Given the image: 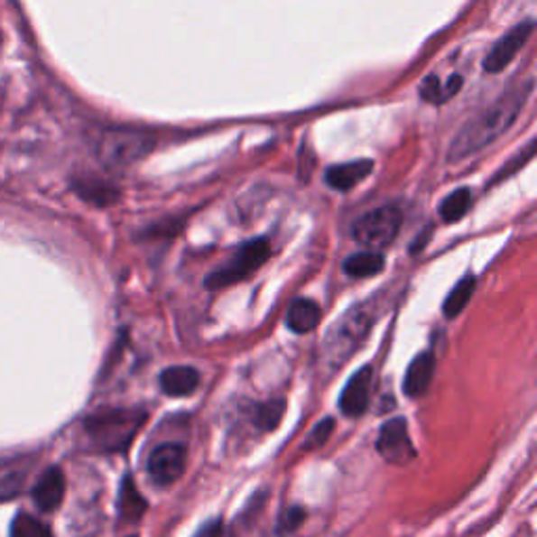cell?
<instances>
[{
	"label": "cell",
	"instance_id": "obj_7",
	"mask_svg": "<svg viewBox=\"0 0 537 537\" xmlns=\"http://www.w3.org/2000/svg\"><path fill=\"white\" fill-rule=\"evenodd\" d=\"M378 454L384 458L388 464H407L416 458V449L407 432V422L403 418H393L380 429L376 441Z\"/></svg>",
	"mask_w": 537,
	"mask_h": 537
},
{
	"label": "cell",
	"instance_id": "obj_6",
	"mask_svg": "<svg viewBox=\"0 0 537 537\" xmlns=\"http://www.w3.org/2000/svg\"><path fill=\"white\" fill-rule=\"evenodd\" d=\"M401 223H403V215L394 206H383L367 215L359 217L353 225V237L355 242L361 245H367L370 250L386 248L394 242V237L399 236Z\"/></svg>",
	"mask_w": 537,
	"mask_h": 537
},
{
	"label": "cell",
	"instance_id": "obj_2",
	"mask_svg": "<svg viewBox=\"0 0 537 537\" xmlns=\"http://www.w3.org/2000/svg\"><path fill=\"white\" fill-rule=\"evenodd\" d=\"M141 410H103L84 422L90 441L101 451H125L145 422Z\"/></svg>",
	"mask_w": 537,
	"mask_h": 537
},
{
	"label": "cell",
	"instance_id": "obj_15",
	"mask_svg": "<svg viewBox=\"0 0 537 537\" xmlns=\"http://www.w3.org/2000/svg\"><path fill=\"white\" fill-rule=\"evenodd\" d=\"M319 319H321L319 307H317V302L309 299L294 301L286 313V326L296 334L313 332Z\"/></svg>",
	"mask_w": 537,
	"mask_h": 537
},
{
	"label": "cell",
	"instance_id": "obj_26",
	"mask_svg": "<svg viewBox=\"0 0 537 537\" xmlns=\"http://www.w3.org/2000/svg\"><path fill=\"white\" fill-rule=\"evenodd\" d=\"M420 95H422V99L429 101V103H445V101H448V95H445L443 82L439 80L437 76L426 78L422 87H420Z\"/></svg>",
	"mask_w": 537,
	"mask_h": 537
},
{
	"label": "cell",
	"instance_id": "obj_10",
	"mask_svg": "<svg viewBox=\"0 0 537 537\" xmlns=\"http://www.w3.org/2000/svg\"><path fill=\"white\" fill-rule=\"evenodd\" d=\"M372 366H364L348 380L345 391L340 394V412L348 418H357L367 410L372 393Z\"/></svg>",
	"mask_w": 537,
	"mask_h": 537
},
{
	"label": "cell",
	"instance_id": "obj_27",
	"mask_svg": "<svg viewBox=\"0 0 537 537\" xmlns=\"http://www.w3.org/2000/svg\"><path fill=\"white\" fill-rule=\"evenodd\" d=\"M302 521H305V510L299 508V506L288 508L286 513L282 514L280 525H277V529H280L282 535L283 533H292V532H296V529H299V525Z\"/></svg>",
	"mask_w": 537,
	"mask_h": 537
},
{
	"label": "cell",
	"instance_id": "obj_1",
	"mask_svg": "<svg viewBox=\"0 0 537 537\" xmlns=\"http://www.w3.org/2000/svg\"><path fill=\"white\" fill-rule=\"evenodd\" d=\"M533 93V78L516 82L502 93L487 109L466 122L449 145V162H462L494 144L514 125L529 97Z\"/></svg>",
	"mask_w": 537,
	"mask_h": 537
},
{
	"label": "cell",
	"instance_id": "obj_18",
	"mask_svg": "<svg viewBox=\"0 0 537 537\" xmlns=\"http://www.w3.org/2000/svg\"><path fill=\"white\" fill-rule=\"evenodd\" d=\"M475 288H477V280L472 275H464L460 282L456 283L454 290L448 294V299L443 302V313L445 317H449V319H454L464 310V307L468 305V301L472 299V294H475Z\"/></svg>",
	"mask_w": 537,
	"mask_h": 537
},
{
	"label": "cell",
	"instance_id": "obj_3",
	"mask_svg": "<svg viewBox=\"0 0 537 537\" xmlns=\"http://www.w3.org/2000/svg\"><path fill=\"white\" fill-rule=\"evenodd\" d=\"M155 147L152 134L133 128H109L97 141V158L107 168H126Z\"/></svg>",
	"mask_w": 537,
	"mask_h": 537
},
{
	"label": "cell",
	"instance_id": "obj_21",
	"mask_svg": "<svg viewBox=\"0 0 537 537\" xmlns=\"http://www.w3.org/2000/svg\"><path fill=\"white\" fill-rule=\"evenodd\" d=\"M76 190L84 199L97 206L114 204L118 199V191L106 183H99V181H82V183L76 185Z\"/></svg>",
	"mask_w": 537,
	"mask_h": 537
},
{
	"label": "cell",
	"instance_id": "obj_5",
	"mask_svg": "<svg viewBox=\"0 0 537 537\" xmlns=\"http://www.w3.org/2000/svg\"><path fill=\"white\" fill-rule=\"evenodd\" d=\"M372 317L370 307H353L348 309V313L342 317L338 323H334L332 332L328 336V353L329 359L336 366L345 364L348 355L355 353V348L359 347V342L366 338V334L370 332Z\"/></svg>",
	"mask_w": 537,
	"mask_h": 537
},
{
	"label": "cell",
	"instance_id": "obj_14",
	"mask_svg": "<svg viewBox=\"0 0 537 537\" xmlns=\"http://www.w3.org/2000/svg\"><path fill=\"white\" fill-rule=\"evenodd\" d=\"M199 386V374L190 366H174L160 374V388L168 397H187Z\"/></svg>",
	"mask_w": 537,
	"mask_h": 537
},
{
	"label": "cell",
	"instance_id": "obj_25",
	"mask_svg": "<svg viewBox=\"0 0 537 537\" xmlns=\"http://www.w3.org/2000/svg\"><path fill=\"white\" fill-rule=\"evenodd\" d=\"M532 158H533V144H529V145L525 147V150H523L521 153H516V155H514V158H513V160H510L506 166H502V171L495 174V179H494V181H491V185L500 183V181H502V179H508V177H510V174H513V172H516V171H519V168H523V166H525V164H527V162H529V160H532Z\"/></svg>",
	"mask_w": 537,
	"mask_h": 537
},
{
	"label": "cell",
	"instance_id": "obj_22",
	"mask_svg": "<svg viewBox=\"0 0 537 537\" xmlns=\"http://www.w3.org/2000/svg\"><path fill=\"white\" fill-rule=\"evenodd\" d=\"M11 537H53L51 529L28 513L15 514L11 525Z\"/></svg>",
	"mask_w": 537,
	"mask_h": 537
},
{
	"label": "cell",
	"instance_id": "obj_24",
	"mask_svg": "<svg viewBox=\"0 0 537 537\" xmlns=\"http://www.w3.org/2000/svg\"><path fill=\"white\" fill-rule=\"evenodd\" d=\"M23 487H25V475H22V472H11V475L3 477L0 478V502L17 497L23 491Z\"/></svg>",
	"mask_w": 537,
	"mask_h": 537
},
{
	"label": "cell",
	"instance_id": "obj_29",
	"mask_svg": "<svg viewBox=\"0 0 537 537\" xmlns=\"http://www.w3.org/2000/svg\"><path fill=\"white\" fill-rule=\"evenodd\" d=\"M131 537H137V535H131Z\"/></svg>",
	"mask_w": 537,
	"mask_h": 537
},
{
	"label": "cell",
	"instance_id": "obj_19",
	"mask_svg": "<svg viewBox=\"0 0 537 537\" xmlns=\"http://www.w3.org/2000/svg\"><path fill=\"white\" fill-rule=\"evenodd\" d=\"M470 206H472V193L470 190L462 187V190H456L454 193H449V196L443 199L441 206H439V215H441L445 223H458L462 221L466 212L470 210Z\"/></svg>",
	"mask_w": 537,
	"mask_h": 537
},
{
	"label": "cell",
	"instance_id": "obj_28",
	"mask_svg": "<svg viewBox=\"0 0 537 537\" xmlns=\"http://www.w3.org/2000/svg\"><path fill=\"white\" fill-rule=\"evenodd\" d=\"M221 533H223V523L215 519V521L204 523V525L198 529V533L193 537H221Z\"/></svg>",
	"mask_w": 537,
	"mask_h": 537
},
{
	"label": "cell",
	"instance_id": "obj_20",
	"mask_svg": "<svg viewBox=\"0 0 537 537\" xmlns=\"http://www.w3.org/2000/svg\"><path fill=\"white\" fill-rule=\"evenodd\" d=\"M283 412H286V401L283 399H269L267 403H261L255 412V424L261 431H275L280 426Z\"/></svg>",
	"mask_w": 537,
	"mask_h": 537
},
{
	"label": "cell",
	"instance_id": "obj_17",
	"mask_svg": "<svg viewBox=\"0 0 537 537\" xmlns=\"http://www.w3.org/2000/svg\"><path fill=\"white\" fill-rule=\"evenodd\" d=\"M384 269V256L376 250L357 252L345 261V273L348 277H372Z\"/></svg>",
	"mask_w": 537,
	"mask_h": 537
},
{
	"label": "cell",
	"instance_id": "obj_13",
	"mask_svg": "<svg viewBox=\"0 0 537 537\" xmlns=\"http://www.w3.org/2000/svg\"><path fill=\"white\" fill-rule=\"evenodd\" d=\"M432 374H435V355L431 351L416 355L410 367H407L403 380V391L407 397H422L432 383Z\"/></svg>",
	"mask_w": 537,
	"mask_h": 537
},
{
	"label": "cell",
	"instance_id": "obj_4",
	"mask_svg": "<svg viewBox=\"0 0 537 537\" xmlns=\"http://www.w3.org/2000/svg\"><path fill=\"white\" fill-rule=\"evenodd\" d=\"M269 242L264 237L250 239L239 245V250L233 255L231 261L225 264V267L212 271V273L206 277V288L208 290H223L233 283L242 282L250 273H255L263 267L264 263L269 261Z\"/></svg>",
	"mask_w": 537,
	"mask_h": 537
},
{
	"label": "cell",
	"instance_id": "obj_23",
	"mask_svg": "<svg viewBox=\"0 0 537 537\" xmlns=\"http://www.w3.org/2000/svg\"><path fill=\"white\" fill-rule=\"evenodd\" d=\"M332 432H334V418H323L321 422L307 435L305 449H317L321 448V445H326L328 439L332 437Z\"/></svg>",
	"mask_w": 537,
	"mask_h": 537
},
{
	"label": "cell",
	"instance_id": "obj_8",
	"mask_svg": "<svg viewBox=\"0 0 537 537\" xmlns=\"http://www.w3.org/2000/svg\"><path fill=\"white\" fill-rule=\"evenodd\" d=\"M533 28H535L533 22H523L516 25V28L510 30L508 34H504L500 41L491 47L487 57L483 60L485 72L500 74L504 68H508L514 57L519 55V51L525 47L529 38H532Z\"/></svg>",
	"mask_w": 537,
	"mask_h": 537
},
{
	"label": "cell",
	"instance_id": "obj_12",
	"mask_svg": "<svg viewBox=\"0 0 537 537\" xmlns=\"http://www.w3.org/2000/svg\"><path fill=\"white\" fill-rule=\"evenodd\" d=\"M374 171L372 160H355L345 164L329 166L326 171V183L336 191H351L361 181L367 179Z\"/></svg>",
	"mask_w": 537,
	"mask_h": 537
},
{
	"label": "cell",
	"instance_id": "obj_16",
	"mask_svg": "<svg viewBox=\"0 0 537 537\" xmlns=\"http://www.w3.org/2000/svg\"><path fill=\"white\" fill-rule=\"evenodd\" d=\"M120 516L128 523H134L139 521L144 513L147 510V502L144 500V495L139 494L137 485H134L133 477H125V481H122V487H120Z\"/></svg>",
	"mask_w": 537,
	"mask_h": 537
},
{
	"label": "cell",
	"instance_id": "obj_11",
	"mask_svg": "<svg viewBox=\"0 0 537 537\" xmlns=\"http://www.w3.org/2000/svg\"><path fill=\"white\" fill-rule=\"evenodd\" d=\"M63 495H66V477H63L61 468L51 466L42 472V477L38 478V483L32 489V497L38 510L42 513H53L55 508L61 506Z\"/></svg>",
	"mask_w": 537,
	"mask_h": 537
},
{
	"label": "cell",
	"instance_id": "obj_9",
	"mask_svg": "<svg viewBox=\"0 0 537 537\" xmlns=\"http://www.w3.org/2000/svg\"><path fill=\"white\" fill-rule=\"evenodd\" d=\"M147 472L153 478L155 485L166 487V485L177 483L185 472V448L179 443H164L155 448L147 462Z\"/></svg>",
	"mask_w": 537,
	"mask_h": 537
}]
</instances>
